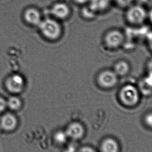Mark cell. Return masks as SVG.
I'll return each instance as SVG.
<instances>
[{
    "instance_id": "cell-1",
    "label": "cell",
    "mask_w": 152,
    "mask_h": 152,
    "mask_svg": "<svg viewBox=\"0 0 152 152\" xmlns=\"http://www.w3.org/2000/svg\"><path fill=\"white\" fill-rule=\"evenodd\" d=\"M126 40V34L123 30L113 28L104 33L102 38V45L105 50L114 52L124 48Z\"/></svg>"
},
{
    "instance_id": "cell-2",
    "label": "cell",
    "mask_w": 152,
    "mask_h": 152,
    "mask_svg": "<svg viewBox=\"0 0 152 152\" xmlns=\"http://www.w3.org/2000/svg\"><path fill=\"white\" fill-rule=\"evenodd\" d=\"M147 10L144 5L134 3L125 10L124 18L129 27H139L147 22Z\"/></svg>"
},
{
    "instance_id": "cell-3",
    "label": "cell",
    "mask_w": 152,
    "mask_h": 152,
    "mask_svg": "<svg viewBox=\"0 0 152 152\" xmlns=\"http://www.w3.org/2000/svg\"><path fill=\"white\" fill-rule=\"evenodd\" d=\"M38 26L43 36L49 40H56L61 34V25L54 19L48 18L42 20Z\"/></svg>"
},
{
    "instance_id": "cell-4",
    "label": "cell",
    "mask_w": 152,
    "mask_h": 152,
    "mask_svg": "<svg viewBox=\"0 0 152 152\" xmlns=\"http://www.w3.org/2000/svg\"><path fill=\"white\" fill-rule=\"evenodd\" d=\"M119 78L112 68H103L96 75V82L99 87L104 89H111L115 87Z\"/></svg>"
},
{
    "instance_id": "cell-5",
    "label": "cell",
    "mask_w": 152,
    "mask_h": 152,
    "mask_svg": "<svg viewBox=\"0 0 152 152\" xmlns=\"http://www.w3.org/2000/svg\"><path fill=\"white\" fill-rule=\"evenodd\" d=\"M119 96L121 101L128 106L135 105L139 100V91L137 88L131 84L124 85L120 90Z\"/></svg>"
},
{
    "instance_id": "cell-6",
    "label": "cell",
    "mask_w": 152,
    "mask_h": 152,
    "mask_svg": "<svg viewBox=\"0 0 152 152\" xmlns=\"http://www.w3.org/2000/svg\"><path fill=\"white\" fill-rule=\"evenodd\" d=\"M25 80L18 74H14L10 76L5 81L7 90L13 94H18L23 91L25 88Z\"/></svg>"
},
{
    "instance_id": "cell-7",
    "label": "cell",
    "mask_w": 152,
    "mask_h": 152,
    "mask_svg": "<svg viewBox=\"0 0 152 152\" xmlns=\"http://www.w3.org/2000/svg\"><path fill=\"white\" fill-rule=\"evenodd\" d=\"M88 5L97 15L107 12L113 5V0H89Z\"/></svg>"
},
{
    "instance_id": "cell-8",
    "label": "cell",
    "mask_w": 152,
    "mask_h": 152,
    "mask_svg": "<svg viewBox=\"0 0 152 152\" xmlns=\"http://www.w3.org/2000/svg\"><path fill=\"white\" fill-rule=\"evenodd\" d=\"M119 78L128 76L131 72L132 67L129 61L125 59H119L115 61L111 68Z\"/></svg>"
},
{
    "instance_id": "cell-9",
    "label": "cell",
    "mask_w": 152,
    "mask_h": 152,
    "mask_svg": "<svg viewBox=\"0 0 152 152\" xmlns=\"http://www.w3.org/2000/svg\"><path fill=\"white\" fill-rule=\"evenodd\" d=\"M18 125L17 117L12 113L4 114L0 119V127L5 131L15 130Z\"/></svg>"
},
{
    "instance_id": "cell-10",
    "label": "cell",
    "mask_w": 152,
    "mask_h": 152,
    "mask_svg": "<svg viewBox=\"0 0 152 152\" xmlns=\"http://www.w3.org/2000/svg\"><path fill=\"white\" fill-rule=\"evenodd\" d=\"M69 138L74 140L80 139L85 134V129L80 123L74 122L70 124L65 130Z\"/></svg>"
},
{
    "instance_id": "cell-11",
    "label": "cell",
    "mask_w": 152,
    "mask_h": 152,
    "mask_svg": "<svg viewBox=\"0 0 152 152\" xmlns=\"http://www.w3.org/2000/svg\"><path fill=\"white\" fill-rule=\"evenodd\" d=\"M70 13L69 7L64 3L55 4L51 9V14L58 19H65L69 15Z\"/></svg>"
},
{
    "instance_id": "cell-12",
    "label": "cell",
    "mask_w": 152,
    "mask_h": 152,
    "mask_svg": "<svg viewBox=\"0 0 152 152\" xmlns=\"http://www.w3.org/2000/svg\"><path fill=\"white\" fill-rule=\"evenodd\" d=\"M24 18L27 23L33 26H39L42 21L40 12L34 8H30L25 11Z\"/></svg>"
},
{
    "instance_id": "cell-13",
    "label": "cell",
    "mask_w": 152,
    "mask_h": 152,
    "mask_svg": "<svg viewBox=\"0 0 152 152\" xmlns=\"http://www.w3.org/2000/svg\"><path fill=\"white\" fill-rule=\"evenodd\" d=\"M118 144L113 139H106L102 143V152H118Z\"/></svg>"
},
{
    "instance_id": "cell-14",
    "label": "cell",
    "mask_w": 152,
    "mask_h": 152,
    "mask_svg": "<svg viewBox=\"0 0 152 152\" xmlns=\"http://www.w3.org/2000/svg\"><path fill=\"white\" fill-rule=\"evenodd\" d=\"M7 107L12 110H18L21 108L22 101L19 97L12 96L7 101Z\"/></svg>"
},
{
    "instance_id": "cell-15",
    "label": "cell",
    "mask_w": 152,
    "mask_h": 152,
    "mask_svg": "<svg viewBox=\"0 0 152 152\" xmlns=\"http://www.w3.org/2000/svg\"><path fill=\"white\" fill-rule=\"evenodd\" d=\"M81 14L83 17L88 20H92L95 19L98 15L88 4L83 7Z\"/></svg>"
},
{
    "instance_id": "cell-16",
    "label": "cell",
    "mask_w": 152,
    "mask_h": 152,
    "mask_svg": "<svg viewBox=\"0 0 152 152\" xmlns=\"http://www.w3.org/2000/svg\"><path fill=\"white\" fill-rule=\"evenodd\" d=\"M69 137H68L65 131H57L54 136V139L55 142L59 145H63L65 144Z\"/></svg>"
},
{
    "instance_id": "cell-17",
    "label": "cell",
    "mask_w": 152,
    "mask_h": 152,
    "mask_svg": "<svg viewBox=\"0 0 152 152\" xmlns=\"http://www.w3.org/2000/svg\"><path fill=\"white\" fill-rule=\"evenodd\" d=\"M135 3L134 0H113V4L125 10L127 7Z\"/></svg>"
},
{
    "instance_id": "cell-18",
    "label": "cell",
    "mask_w": 152,
    "mask_h": 152,
    "mask_svg": "<svg viewBox=\"0 0 152 152\" xmlns=\"http://www.w3.org/2000/svg\"><path fill=\"white\" fill-rule=\"evenodd\" d=\"M145 41L148 50L152 53V30L148 32L145 38Z\"/></svg>"
},
{
    "instance_id": "cell-19",
    "label": "cell",
    "mask_w": 152,
    "mask_h": 152,
    "mask_svg": "<svg viewBox=\"0 0 152 152\" xmlns=\"http://www.w3.org/2000/svg\"><path fill=\"white\" fill-rule=\"evenodd\" d=\"M146 74L152 77V57L148 59L145 64Z\"/></svg>"
},
{
    "instance_id": "cell-20",
    "label": "cell",
    "mask_w": 152,
    "mask_h": 152,
    "mask_svg": "<svg viewBox=\"0 0 152 152\" xmlns=\"http://www.w3.org/2000/svg\"><path fill=\"white\" fill-rule=\"evenodd\" d=\"M7 108V101L0 96V113L4 112Z\"/></svg>"
},
{
    "instance_id": "cell-21",
    "label": "cell",
    "mask_w": 152,
    "mask_h": 152,
    "mask_svg": "<svg viewBox=\"0 0 152 152\" xmlns=\"http://www.w3.org/2000/svg\"><path fill=\"white\" fill-rule=\"evenodd\" d=\"M78 150L77 148V146L74 143H71L69 144L66 148L64 152H77Z\"/></svg>"
},
{
    "instance_id": "cell-22",
    "label": "cell",
    "mask_w": 152,
    "mask_h": 152,
    "mask_svg": "<svg viewBox=\"0 0 152 152\" xmlns=\"http://www.w3.org/2000/svg\"><path fill=\"white\" fill-rule=\"evenodd\" d=\"M145 121L148 126L152 128V113H150L146 116Z\"/></svg>"
},
{
    "instance_id": "cell-23",
    "label": "cell",
    "mask_w": 152,
    "mask_h": 152,
    "mask_svg": "<svg viewBox=\"0 0 152 152\" xmlns=\"http://www.w3.org/2000/svg\"><path fill=\"white\" fill-rule=\"evenodd\" d=\"M147 22L152 25V7L147 10Z\"/></svg>"
},
{
    "instance_id": "cell-24",
    "label": "cell",
    "mask_w": 152,
    "mask_h": 152,
    "mask_svg": "<svg viewBox=\"0 0 152 152\" xmlns=\"http://www.w3.org/2000/svg\"><path fill=\"white\" fill-rule=\"evenodd\" d=\"M77 152H96L93 148L89 146H84L78 150Z\"/></svg>"
},
{
    "instance_id": "cell-25",
    "label": "cell",
    "mask_w": 152,
    "mask_h": 152,
    "mask_svg": "<svg viewBox=\"0 0 152 152\" xmlns=\"http://www.w3.org/2000/svg\"><path fill=\"white\" fill-rule=\"evenodd\" d=\"M74 1L76 3L80 5L88 4L89 1V0H74Z\"/></svg>"
},
{
    "instance_id": "cell-26",
    "label": "cell",
    "mask_w": 152,
    "mask_h": 152,
    "mask_svg": "<svg viewBox=\"0 0 152 152\" xmlns=\"http://www.w3.org/2000/svg\"><path fill=\"white\" fill-rule=\"evenodd\" d=\"M2 130V129H1V127H0V132H1V131Z\"/></svg>"
}]
</instances>
